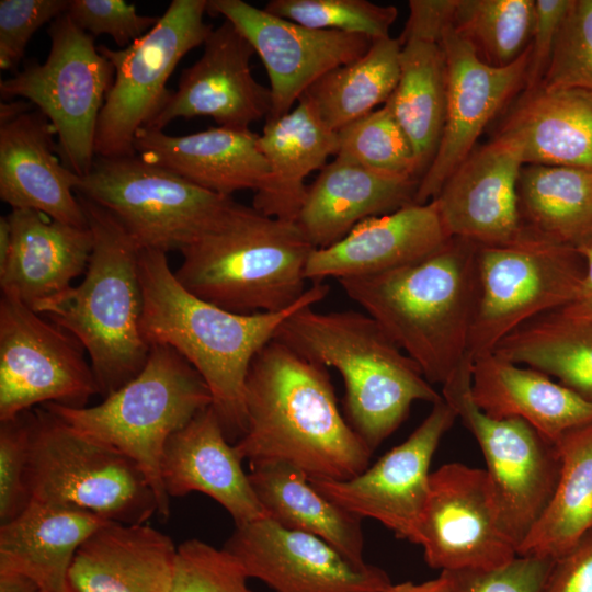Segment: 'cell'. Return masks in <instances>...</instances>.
<instances>
[{
    "instance_id": "obj_31",
    "label": "cell",
    "mask_w": 592,
    "mask_h": 592,
    "mask_svg": "<svg viewBox=\"0 0 592 592\" xmlns=\"http://www.w3.org/2000/svg\"><path fill=\"white\" fill-rule=\"evenodd\" d=\"M258 145L270 167L266 184L252 206L264 215L295 221L307 193L306 178L337 156V132L330 129L308 99L301 96L287 114L265 121Z\"/></svg>"
},
{
    "instance_id": "obj_21",
    "label": "cell",
    "mask_w": 592,
    "mask_h": 592,
    "mask_svg": "<svg viewBox=\"0 0 592 592\" xmlns=\"http://www.w3.org/2000/svg\"><path fill=\"white\" fill-rule=\"evenodd\" d=\"M523 166L520 148L506 138L493 136L475 147L433 198L448 234L479 246L522 239L517 182Z\"/></svg>"
},
{
    "instance_id": "obj_29",
    "label": "cell",
    "mask_w": 592,
    "mask_h": 592,
    "mask_svg": "<svg viewBox=\"0 0 592 592\" xmlns=\"http://www.w3.org/2000/svg\"><path fill=\"white\" fill-rule=\"evenodd\" d=\"M470 395L487 415L524 420L555 444L592 422V403L545 373L493 352L473 361Z\"/></svg>"
},
{
    "instance_id": "obj_11",
    "label": "cell",
    "mask_w": 592,
    "mask_h": 592,
    "mask_svg": "<svg viewBox=\"0 0 592 592\" xmlns=\"http://www.w3.org/2000/svg\"><path fill=\"white\" fill-rule=\"evenodd\" d=\"M208 0H172L157 24L125 48L98 46L114 67V81L101 110L95 156H135L134 138L162 109L167 82L180 60L204 45L213 26L204 22Z\"/></svg>"
},
{
    "instance_id": "obj_5",
    "label": "cell",
    "mask_w": 592,
    "mask_h": 592,
    "mask_svg": "<svg viewBox=\"0 0 592 592\" xmlns=\"http://www.w3.org/2000/svg\"><path fill=\"white\" fill-rule=\"evenodd\" d=\"M274 339L341 374L345 418L373 452L403 422L413 402L443 400L418 364L366 312H320L309 306L289 316Z\"/></svg>"
},
{
    "instance_id": "obj_16",
    "label": "cell",
    "mask_w": 592,
    "mask_h": 592,
    "mask_svg": "<svg viewBox=\"0 0 592 592\" xmlns=\"http://www.w3.org/2000/svg\"><path fill=\"white\" fill-rule=\"evenodd\" d=\"M443 399L406 441L346 480L309 479L321 494L360 519H373L397 537L418 544L430 486V465L443 435L457 419Z\"/></svg>"
},
{
    "instance_id": "obj_36",
    "label": "cell",
    "mask_w": 592,
    "mask_h": 592,
    "mask_svg": "<svg viewBox=\"0 0 592 592\" xmlns=\"http://www.w3.org/2000/svg\"><path fill=\"white\" fill-rule=\"evenodd\" d=\"M399 79L386 105L411 141L420 179L430 167L445 123L447 66L442 42L401 43Z\"/></svg>"
},
{
    "instance_id": "obj_17",
    "label": "cell",
    "mask_w": 592,
    "mask_h": 592,
    "mask_svg": "<svg viewBox=\"0 0 592 592\" xmlns=\"http://www.w3.org/2000/svg\"><path fill=\"white\" fill-rule=\"evenodd\" d=\"M207 12L223 15L260 56L272 95L266 121L287 114L316 81L362 57L373 43L361 34L307 27L242 0H209Z\"/></svg>"
},
{
    "instance_id": "obj_38",
    "label": "cell",
    "mask_w": 592,
    "mask_h": 592,
    "mask_svg": "<svg viewBox=\"0 0 592 592\" xmlns=\"http://www.w3.org/2000/svg\"><path fill=\"white\" fill-rule=\"evenodd\" d=\"M400 50L398 38L375 39L362 57L329 71L303 96L338 132L388 101L399 79Z\"/></svg>"
},
{
    "instance_id": "obj_13",
    "label": "cell",
    "mask_w": 592,
    "mask_h": 592,
    "mask_svg": "<svg viewBox=\"0 0 592 592\" xmlns=\"http://www.w3.org/2000/svg\"><path fill=\"white\" fill-rule=\"evenodd\" d=\"M68 330L16 298L0 299V421L38 403L86 407L100 394L91 363Z\"/></svg>"
},
{
    "instance_id": "obj_43",
    "label": "cell",
    "mask_w": 592,
    "mask_h": 592,
    "mask_svg": "<svg viewBox=\"0 0 592 592\" xmlns=\"http://www.w3.org/2000/svg\"><path fill=\"white\" fill-rule=\"evenodd\" d=\"M248 579L241 563L225 548L189 539L178 547L170 592H252Z\"/></svg>"
},
{
    "instance_id": "obj_51",
    "label": "cell",
    "mask_w": 592,
    "mask_h": 592,
    "mask_svg": "<svg viewBox=\"0 0 592 592\" xmlns=\"http://www.w3.org/2000/svg\"><path fill=\"white\" fill-rule=\"evenodd\" d=\"M578 250L585 262V275L577 299L569 305L592 317V247H582Z\"/></svg>"
},
{
    "instance_id": "obj_15",
    "label": "cell",
    "mask_w": 592,
    "mask_h": 592,
    "mask_svg": "<svg viewBox=\"0 0 592 592\" xmlns=\"http://www.w3.org/2000/svg\"><path fill=\"white\" fill-rule=\"evenodd\" d=\"M418 545L441 571L493 569L517 556L485 469L449 463L431 473Z\"/></svg>"
},
{
    "instance_id": "obj_3",
    "label": "cell",
    "mask_w": 592,
    "mask_h": 592,
    "mask_svg": "<svg viewBox=\"0 0 592 592\" xmlns=\"http://www.w3.org/2000/svg\"><path fill=\"white\" fill-rule=\"evenodd\" d=\"M478 247L452 237L410 265L338 280L431 384L444 386L473 363L468 344L478 301Z\"/></svg>"
},
{
    "instance_id": "obj_46",
    "label": "cell",
    "mask_w": 592,
    "mask_h": 592,
    "mask_svg": "<svg viewBox=\"0 0 592 592\" xmlns=\"http://www.w3.org/2000/svg\"><path fill=\"white\" fill-rule=\"evenodd\" d=\"M68 0L0 1V68L18 72L34 33L68 9Z\"/></svg>"
},
{
    "instance_id": "obj_32",
    "label": "cell",
    "mask_w": 592,
    "mask_h": 592,
    "mask_svg": "<svg viewBox=\"0 0 592 592\" xmlns=\"http://www.w3.org/2000/svg\"><path fill=\"white\" fill-rule=\"evenodd\" d=\"M104 520L71 506L30 500L0 526V570L32 578L42 592H67V574L79 547Z\"/></svg>"
},
{
    "instance_id": "obj_12",
    "label": "cell",
    "mask_w": 592,
    "mask_h": 592,
    "mask_svg": "<svg viewBox=\"0 0 592 592\" xmlns=\"http://www.w3.org/2000/svg\"><path fill=\"white\" fill-rule=\"evenodd\" d=\"M76 193L111 213L140 250H181L234 200L137 155L95 156Z\"/></svg>"
},
{
    "instance_id": "obj_42",
    "label": "cell",
    "mask_w": 592,
    "mask_h": 592,
    "mask_svg": "<svg viewBox=\"0 0 592 592\" xmlns=\"http://www.w3.org/2000/svg\"><path fill=\"white\" fill-rule=\"evenodd\" d=\"M539 86L592 93V0L571 1Z\"/></svg>"
},
{
    "instance_id": "obj_41",
    "label": "cell",
    "mask_w": 592,
    "mask_h": 592,
    "mask_svg": "<svg viewBox=\"0 0 592 592\" xmlns=\"http://www.w3.org/2000/svg\"><path fill=\"white\" fill-rule=\"evenodd\" d=\"M265 11L300 25L361 34L375 41L388 37L398 10L367 0H271Z\"/></svg>"
},
{
    "instance_id": "obj_10",
    "label": "cell",
    "mask_w": 592,
    "mask_h": 592,
    "mask_svg": "<svg viewBox=\"0 0 592 592\" xmlns=\"http://www.w3.org/2000/svg\"><path fill=\"white\" fill-rule=\"evenodd\" d=\"M585 275L578 249L531 235L504 246L478 247V301L470 331L471 361L526 321L573 303Z\"/></svg>"
},
{
    "instance_id": "obj_54",
    "label": "cell",
    "mask_w": 592,
    "mask_h": 592,
    "mask_svg": "<svg viewBox=\"0 0 592 592\" xmlns=\"http://www.w3.org/2000/svg\"><path fill=\"white\" fill-rule=\"evenodd\" d=\"M11 228L7 216L0 217V266H2L10 253Z\"/></svg>"
},
{
    "instance_id": "obj_48",
    "label": "cell",
    "mask_w": 592,
    "mask_h": 592,
    "mask_svg": "<svg viewBox=\"0 0 592 592\" xmlns=\"http://www.w3.org/2000/svg\"><path fill=\"white\" fill-rule=\"evenodd\" d=\"M572 0H535V19L524 90L537 88L548 69L562 23Z\"/></svg>"
},
{
    "instance_id": "obj_22",
    "label": "cell",
    "mask_w": 592,
    "mask_h": 592,
    "mask_svg": "<svg viewBox=\"0 0 592 592\" xmlns=\"http://www.w3.org/2000/svg\"><path fill=\"white\" fill-rule=\"evenodd\" d=\"M451 238L434 200L411 204L365 219L340 241L314 249L305 276L316 283L383 274L423 260Z\"/></svg>"
},
{
    "instance_id": "obj_39",
    "label": "cell",
    "mask_w": 592,
    "mask_h": 592,
    "mask_svg": "<svg viewBox=\"0 0 592 592\" xmlns=\"http://www.w3.org/2000/svg\"><path fill=\"white\" fill-rule=\"evenodd\" d=\"M534 19L533 0H456L452 26L481 61L505 67L527 49Z\"/></svg>"
},
{
    "instance_id": "obj_4",
    "label": "cell",
    "mask_w": 592,
    "mask_h": 592,
    "mask_svg": "<svg viewBox=\"0 0 592 592\" xmlns=\"http://www.w3.org/2000/svg\"><path fill=\"white\" fill-rule=\"evenodd\" d=\"M315 247L295 221L232 200L180 252L174 272L197 297L237 314L277 312L305 294Z\"/></svg>"
},
{
    "instance_id": "obj_37",
    "label": "cell",
    "mask_w": 592,
    "mask_h": 592,
    "mask_svg": "<svg viewBox=\"0 0 592 592\" xmlns=\"http://www.w3.org/2000/svg\"><path fill=\"white\" fill-rule=\"evenodd\" d=\"M556 445L561 466L555 491L517 556L555 559L592 528V422Z\"/></svg>"
},
{
    "instance_id": "obj_40",
    "label": "cell",
    "mask_w": 592,
    "mask_h": 592,
    "mask_svg": "<svg viewBox=\"0 0 592 592\" xmlns=\"http://www.w3.org/2000/svg\"><path fill=\"white\" fill-rule=\"evenodd\" d=\"M337 134V155L382 173L420 180L413 146L386 105L350 123Z\"/></svg>"
},
{
    "instance_id": "obj_49",
    "label": "cell",
    "mask_w": 592,
    "mask_h": 592,
    "mask_svg": "<svg viewBox=\"0 0 592 592\" xmlns=\"http://www.w3.org/2000/svg\"><path fill=\"white\" fill-rule=\"evenodd\" d=\"M540 592H592V528L553 560Z\"/></svg>"
},
{
    "instance_id": "obj_45",
    "label": "cell",
    "mask_w": 592,
    "mask_h": 592,
    "mask_svg": "<svg viewBox=\"0 0 592 592\" xmlns=\"http://www.w3.org/2000/svg\"><path fill=\"white\" fill-rule=\"evenodd\" d=\"M66 13L92 37L111 36L118 48L140 38L160 18L139 14L135 4L123 0H70Z\"/></svg>"
},
{
    "instance_id": "obj_7",
    "label": "cell",
    "mask_w": 592,
    "mask_h": 592,
    "mask_svg": "<svg viewBox=\"0 0 592 592\" xmlns=\"http://www.w3.org/2000/svg\"><path fill=\"white\" fill-rule=\"evenodd\" d=\"M81 433L132 458L143 470L159 502V516L170 514L161 480V458L169 437L212 406L210 391L198 372L175 350L151 345L141 371L92 407L43 405Z\"/></svg>"
},
{
    "instance_id": "obj_24",
    "label": "cell",
    "mask_w": 592,
    "mask_h": 592,
    "mask_svg": "<svg viewBox=\"0 0 592 592\" xmlns=\"http://www.w3.org/2000/svg\"><path fill=\"white\" fill-rule=\"evenodd\" d=\"M212 406L166 443L161 480L169 498L202 492L228 511L236 525L267 517Z\"/></svg>"
},
{
    "instance_id": "obj_19",
    "label": "cell",
    "mask_w": 592,
    "mask_h": 592,
    "mask_svg": "<svg viewBox=\"0 0 592 592\" xmlns=\"http://www.w3.org/2000/svg\"><path fill=\"white\" fill-rule=\"evenodd\" d=\"M224 548L275 592H385L380 568L356 565L321 538L269 517L238 524Z\"/></svg>"
},
{
    "instance_id": "obj_44",
    "label": "cell",
    "mask_w": 592,
    "mask_h": 592,
    "mask_svg": "<svg viewBox=\"0 0 592 592\" xmlns=\"http://www.w3.org/2000/svg\"><path fill=\"white\" fill-rule=\"evenodd\" d=\"M0 422V521L2 525L15 519L30 502L26 487L30 410Z\"/></svg>"
},
{
    "instance_id": "obj_52",
    "label": "cell",
    "mask_w": 592,
    "mask_h": 592,
    "mask_svg": "<svg viewBox=\"0 0 592 592\" xmlns=\"http://www.w3.org/2000/svg\"><path fill=\"white\" fill-rule=\"evenodd\" d=\"M451 578L447 571H441L440 576L423 583L410 581L390 584L385 592H449Z\"/></svg>"
},
{
    "instance_id": "obj_53",
    "label": "cell",
    "mask_w": 592,
    "mask_h": 592,
    "mask_svg": "<svg viewBox=\"0 0 592 592\" xmlns=\"http://www.w3.org/2000/svg\"><path fill=\"white\" fill-rule=\"evenodd\" d=\"M0 592H42L39 585L26 574L0 570Z\"/></svg>"
},
{
    "instance_id": "obj_20",
    "label": "cell",
    "mask_w": 592,
    "mask_h": 592,
    "mask_svg": "<svg viewBox=\"0 0 592 592\" xmlns=\"http://www.w3.org/2000/svg\"><path fill=\"white\" fill-rule=\"evenodd\" d=\"M254 54L249 41L225 20L213 29L201 57L182 70L177 90L145 128L163 130L177 118L195 116H209L219 127L238 130L266 121L272 95L252 75Z\"/></svg>"
},
{
    "instance_id": "obj_33",
    "label": "cell",
    "mask_w": 592,
    "mask_h": 592,
    "mask_svg": "<svg viewBox=\"0 0 592 592\" xmlns=\"http://www.w3.org/2000/svg\"><path fill=\"white\" fill-rule=\"evenodd\" d=\"M250 466L251 486L269 519L321 538L356 565L366 563L362 519L321 494L294 466L282 462Z\"/></svg>"
},
{
    "instance_id": "obj_50",
    "label": "cell",
    "mask_w": 592,
    "mask_h": 592,
    "mask_svg": "<svg viewBox=\"0 0 592 592\" xmlns=\"http://www.w3.org/2000/svg\"><path fill=\"white\" fill-rule=\"evenodd\" d=\"M409 15L400 43L411 39L442 42L445 29L452 24L456 0H410Z\"/></svg>"
},
{
    "instance_id": "obj_34",
    "label": "cell",
    "mask_w": 592,
    "mask_h": 592,
    "mask_svg": "<svg viewBox=\"0 0 592 592\" xmlns=\"http://www.w3.org/2000/svg\"><path fill=\"white\" fill-rule=\"evenodd\" d=\"M493 353L545 373L592 403V317L571 305L526 321Z\"/></svg>"
},
{
    "instance_id": "obj_8",
    "label": "cell",
    "mask_w": 592,
    "mask_h": 592,
    "mask_svg": "<svg viewBox=\"0 0 592 592\" xmlns=\"http://www.w3.org/2000/svg\"><path fill=\"white\" fill-rule=\"evenodd\" d=\"M30 500L71 506L104 520L145 524L159 502L127 455L72 428L46 407L30 410Z\"/></svg>"
},
{
    "instance_id": "obj_23",
    "label": "cell",
    "mask_w": 592,
    "mask_h": 592,
    "mask_svg": "<svg viewBox=\"0 0 592 592\" xmlns=\"http://www.w3.org/2000/svg\"><path fill=\"white\" fill-rule=\"evenodd\" d=\"M56 133L38 110L0 123V197L12 209H33L88 228L76 193L78 175L57 157Z\"/></svg>"
},
{
    "instance_id": "obj_1",
    "label": "cell",
    "mask_w": 592,
    "mask_h": 592,
    "mask_svg": "<svg viewBox=\"0 0 592 592\" xmlns=\"http://www.w3.org/2000/svg\"><path fill=\"white\" fill-rule=\"evenodd\" d=\"M247 430L234 446L250 464L282 462L308 479L346 480L373 451L344 418L326 367L273 339L246 380Z\"/></svg>"
},
{
    "instance_id": "obj_25",
    "label": "cell",
    "mask_w": 592,
    "mask_h": 592,
    "mask_svg": "<svg viewBox=\"0 0 592 592\" xmlns=\"http://www.w3.org/2000/svg\"><path fill=\"white\" fill-rule=\"evenodd\" d=\"M419 182L337 155L308 185L295 223L315 249L327 248L361 221L414 204Z\"/></svg>"
},
{
    "instance_id": "obj_47",
    "label": "cell",
    "mask_w": 592,
    "mask_h": 592,
    "mask_svg": "<svg viewBox=\"0 0 592 592\" xmlns=\"http://www.w3.org/2000/svg\"><path fill=\"white\" fill-rule=\"evenodd\" d=\"M553 560L516 556L493 569L447 571L449 592H540Z\"/></svg>"
},
{
    "instance_id": "obj_9",
    "label": "cell",
    "mask_w": 592,
    "mask_h": 592,
    "mask_svg": "<svg viewBox=\"0 0 592 592\" xmlns=\"http://www.w3.org/2000/svg\"><path fill=\"white\" fill-rule=\"evenodd\" d=\"M50 49L43 64L29 61L2 80V100L22 98L50 122L62 163L78 177L89 173L94 158L99 116L114 81L113 65L65 12L48 27Z\"/></svg>"
},
{
    "instance_id": "obj_30",
    "label": "cell",
    "mask_w": 592,
    "mask_h": 592,
    "mask_svg": "<svg viewBox=\"0 0 592 592\" xmlns=\"http://www.w3.org/2000/svg\"><path fill=\"white\" fill-rule=\"evenodd\" d=\"M494 136L516 145L524 164L592 170V93L542 86L523 90Z\"/></svg>"
},
{
    "instance_id": "obj_27",
    "label": "cell",
    "mask_w": 592,
    "mask_h": 592,
    "mask_svg": "<svg viewBox=\"0 0 592 592\" xmlns=\"http://www.w3.org/2000/svg\"><path fill=\"white\" fill-rule=\"evenodd\" d=\"M7 217L11 248L0 266L2 295L34 309L84 274L93 248L89 227L57 221L33 209H12Z\"/></svg>"
},
{
    "instance_id": "obj_14",
    "label": "cell",
    "mask_w": 592,
    "mask_h": 592,
    "mask_svg": "<svg viewBox=\"0 0 592 592\" xmlns=\"http://www.w3.org/2000/svg\"><path fill=\"white\" fill-rule=\"evenodd\" d=\"M470 386L471 376H464L442 387L441 395L478 442L502 526L517 550L553 497L560 454L524 420L483 413L473 401Z\"/></svg>"
},
{
    "instance_id": "obj_35",
    "label": "cell",
    "mask_w": 592,
    "mask_h": 592,
    "mask_svg": "<svg viewBox=\"0 0 592 592\" xmlns=\"http://www.w3.org/2000/svg\"><path fill=\"white\" fill-rule=\"evenodd\" d=\"M517 198L525 234L574 249L592 247V170L524 164Z\"/></svg>"
},
{
    "instance_id": "obj_28",
    "label": "cell",
    "mask_w": 592,
    "mask_h": 592,
    "mask_svg": "<svg viewBox=\"0 0 592 592\" xmlns=\"http://www.w3.org/2000/svg\"><path fill=\"white\" fill-rule=\"evenodd\" d=\"M177 550L146 523L109 521L77 550L67 592H170Z\"/></svg>"
},
{
    "instance_id": "obj_6",
    "label": "cell",
    "mask_w": 592,
    "mask_h": 592,
    "mask_svg": "<svg viewBox=\"0 0 592 592\" xmlns=\"http://www.w3.org/2000/svg\"><path fill=\"white\" fill-rule=\"evenodd\" d=\"M77 196L93 236L84 277L34 310L80 341L105 398L141 371L150 351L140 330V249L111 213Z\"/></svg>"
},
{
    "instance_id": "obj_18",
    "label": "cell",
    "mask_w": 592,
    "mask_h": 592,
    "mask_svg": "<svg viewBox=\"0 0 592 592\" xmlns=\"http://www.w3.org/2000/svg\"><path fill=\"white\" fill-rule=\"evenodd\" d=\"M447 66L446 113L436 153L419 182L414 204L432 201L475 149L499 112L524 90L530 48L505 67L481 61L449 24L442 37Z\"/></svg>"
},
{
    "instance_id": "obj_26",
    "label": "cell",
    "mask_w": 592,
    "mask_h": 592,
    "mask_svg": "<svg viewBox=\"0 0 592 592\" xmlns=\"http://www.w3.org/2000/svg\"><path fill=\"white\" fill-rule=\"evenodd\" d=\"M259 134L210 127L187 135L140 128L134 138L136 155L210 192L231 196L260 191L270 178L267 160L258 145Z\"/></svg>"
},
{
    "instance_id": "obj_2",
    "label": "cell",
    "mask_w": 592,
    "mask_h": 592,
    "mask_svg": "<svg viewBox=\"0 0 592 592\" xmlns=\"http://www.w3.org/2000/svg\"><path fill=\"white\" fill-rule=\"evenodd\" d=\"M139 274L144 339L150 346L172 348L198 372L226 437L236 443L247 430L244 390L254 356L289 316L322 300L329 286L314 283L295 305L282 311L237 314L187 291L162 251L140 250Z\"/></svg>"
}]
</instances>
